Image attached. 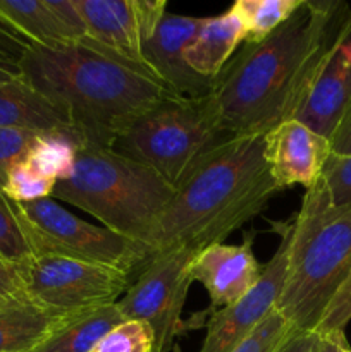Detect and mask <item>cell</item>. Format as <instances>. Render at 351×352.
Returning <instances> with one entry per match:
<instances>
[{"label":"cell","mask_w":351,"mask_h":352,"mask_svg":"<svg viewBox=\"0 0 351 352\" xmlns=\"http://www.w3.org/2000/svg\"><path fill=\"white\" fill-rule=\"evenodd\" d=\"M350 17L343 2L301 0L274 33L244 41L210 93L224 133L265 134L291 119Z\"/></svg>","instance_id":"obj_1"},{"label":"cell","mask_w":351,"mask_h":352,"mask_svg":"<svg viewBox=\"0 0 351 352\" xmlns=\"http://www.w3.org/2000/svg\"><path fill=\"white\" fill-rule=\"evenodd\" d=\"M17 69L31 88L65 113L86 148L110 150L134 117L174 95L150 69L89 38L55 48L31 45Z\"/></svg>","instance_id":"obj_2"},{"label":"cell","mask_w":351,"mask_h":352,"mask_svg":"<svg viewBox=\"0 0 351 352\" xmlns=\"http://www.w3.org/2000/svg\"><path fill=\"white\" fill-rule=\"evenodd\" d=\"M279 192L265 160V134H231L200 155L176 186L148 237L151 256L172 248L224 243Z\"/></svg>","instance_id":"obj_3"},{"label":"cell","mask_w":351,"mask_h":352,"mask_svg":"<svg viewBox=\"0 0 351 352\" xmlns=\"http://www.w3.org/2000/svg\"><path fill=\"white\" fill-rule=\"evenodd\" d=\"M351 272V208H330L319 182L306 188L292 219L277 309L295 330L313 332Z\"/></svg>","instance_id":"obj_4"},{"label":"cell","mask_w":351,"mask_h":352,"mask_svg":"<svg viewBox=\"0 0 351 352\" xmlns=\"http://www.w3.org/2000/svg\"><path fill=\"white\" fill-rule=\"evenodd\" d=\"M174 191L147 165L112 150L81 146L52 198L78 206L107 229L148 248L151 229Z\"/></svg>","instance_id":"obj_5"},{"label":"cell","mask_w":351,"mask_h":352,"mask_svg":"<svg viewBox=\"0 0 351 352\" xmlns=\"http://www.w3.org/2000/svg\"><path fill=\"white\" fill-rule=\"evenodd\" d=\"M227 136L212 96L169 95L134 117L110 150L147 165L176 188L193 162Z\"/></svg>","instance_id":"obj_6"},{"label":"cell","mask_w":351,"mask_h":352,"mask_svg":"<svg viewBox=\"0 0 351 352\" xmlns=\"http://www.w3.org/2000/svg\"><path fill=\"white\" fill-rule=\"evenodd\" d=\"M12 205L33 256L74 258L129 275L138 274L151 258L145 244L78 219L54 198Z\"/></svg>","instance_id":"obj_7"},{"label":"cell","mask_w":351,"mask_h":352,"mask_svg":"<svg viewBox=\"0 0 351 352\" xmlns=\"http://www.w3.org/2000/svg\"><path fill=\"white\" fill-rule=\"evenodd\" d=\"M198 250L172 248L153 254L117 301L126 320L147 323L155 337L153 352H171L182 330L181 315L193 284L191 265Z\"/></svg>","instance_id":"obj_8"},{"label":"cell","mask_w":351,"mask_h":352,"mask_svg":"<svg viewBox=\"0 0 351 352\" xmlns=\"http://www.w3.org/2000/svg\"><path fill=\"white\" fill-rule=\"evenodd\" d=\"M133 275L74 258L41 254L24 265L26 296L52 311L79 313L119 301Z\"/></svg>","instance_id":"obj_9"},{"label":"cell","mask_w":351,"mask_h":352,"mask_svg":"<svg viewBox=\"0 0 351 352\" xmlns=\"http://www.w3.org/2000/svg\"><path fill=\"white\" fill-rule=\"evenodd\" d=\"M279 246L262 268L257 285L233 306L220 308L206 323V336L198 352H233L243 344L277 306L288 267L292 222L279 223Z\"/></svg>","instance_id":"obj_10"},{"label":"cell","mask_w":351,"mask_h":352,"mask_svg":"<svg viewBox=\"0 0 351 352\" xmlns=\"http://www.w3.org/2000/svg\"><path fill=\"white\" fill-rule=\"evenodd\" d=\"M76 6L85 23V38L148 67L143 45L167 12L165 0H76Z\"/></svg>","instance_id":"obj_11"},{"label":"cell","mask_w":351,"mask_h":352,"mask_svg":"<svg viewBox=\"0 0 351 352\" xmlns=\"http://www.w3.org/2000/svg\"><path fill=\"white\" fill-rule=\"evenodd\" d=\"M203 17L165 12L155 33L145 41L143 58L158 81L171 93L202 98L212 93L215 79L196 74L184 58L186 47L200 30Z\"/></svg>","instance_id":"obj_12"},{"label":"cell","mask_w":351,"mask_h":352,"mask_svg":"<svg viewBox=\"0 0 351 352\" xmlns=\"http://www.w3.org/2000/svg\"><path fill=\"white\" fill-rule=\"evenodd\" d=\"M330 151L329 140L296 119L282 120L265 133V160L279 191L296 184L310 188Z\"/></svg>","instance_id":"obj_13"},{"label":"cell","mask_w":351,"mask_h":352,"mask_svg":"<svg viewBox=\"0 0 351 352\" xmlns=\"http://www.w3.org/2000/svg\"><path fill=\"white\" fill-rule=\"evenodd\" d=\"M350 33L351 17L339 40L320 64L291 117L326 140H330L351 107V64L341 52V45Z\"/></svg>","instance_id":"obj_14"},{"label":"cell","mask_w":351,"mask_h":352,"mask_svg":"<svg viewBox=\"0 0 351 352\" xmlns=\"http://www.w3.org/2000/svg\"><path fill=\"white\" fill-rule=\"evenodd\" d=\"M253 236L241 244H210L196 253L191 265L193 280L203 284L213 308L233 306L257 285L262 265L255 258Z\"/></svg>","instance_id":"obj_15"},{"label":"cell","mask_w":351,"mask_h":352,"mask_svg":"<svg viewBox=\"0 0 351 352\" xmlns=\"http://www.w3.org/2000/svg\"><path fill=\"white\" fill-rule=\"evenodd\" d=\"M64 133L76 138L67 117L23 79L0 82V129ZM81 144V143H79Z\"/></svg>","instance_id":"obj_16"},{"label":"cell","mask_w":351,"mask_h":352,"mask_svg":"<svg viewBox=\"0 0 351 352\" xmlns=\"http://www.w3.org/2000/svg\"><path fill=\"white\" fill-rule=\"evenodd\" d=\"M244 40L243 24L229 9L220 16L203 17L202 26L186 47L184 58L196 74L215 79Z\"/></svg>","instance_id":"obj_17"},{"label":"cell","mask_w":351,"mask_h":352,"mask_svg":"<svg viewBox=\"0 0 351 352\" xmlns=\"http://www.w3.org/2000/svg\"><path fill=\"white\" fill-rule=\"evenodd\" d=\"M124 320L117 302L69 313L33 352H93L100 340Z\"/></svg>","instance_id":"obj_18"},{"label":"cell","mask_w":351,"mask_h":352,"mask_svg":"<svg viewBox=\"0 0 351 352\" xmlns=\"http://www.w3.org/2000/svg\"><path fill=\"white\" fill-rule=\"evenodd\" d=\"M64 313L52 311L28 296L0 302V352H33Z\"/></svg>","instance_id":"obj_19"},{"label":"cell","mask_w":351,"mask_h":352,"mask_svg":"<svg viewBox=\"0 0 351 352\" xmlns=\"http://www.w3.org/2000/svg\"><path fill=\"white\" fill-rule=\"evenodd\" d=\"M0 21L36 47H64L79 41L48 0H0Z\"/></svg>","instance_id":"obj_20"},{"label":"cell","mask_w":351,"mask_h":352,"mask_svg":"<svg viewBox=\"0 0 351 352\" xmlns=\"http://www.w3.org/2000/svg\"><path fill=\"white\" fill-rule=\"evenodd\" d=\"M301 0H236L231 7L240 17L246 40L262 41L291 17Z\"/></svg>","instance_id":"obj_21"},{"label":"cell","mask_w":351,"mask_h":352,"mask_svg":"<svg viewBox=\"0 0 351 352\" xmlns=\"http://www.w3.org/2000/svg\"><path fill=\"white\" fill-rule=\"evenodd\" d=\"M78 148L81 144L69 134L41 133L23 162L38 174L58 181L71 170Z\"/></svg>","instance_id":"obj_22"},{"label":"cell","mask_w":351,"mask_h":352,"mask_svg":"<svg viewBox=\"0 0 351 352\" xmlns=\"http://www.w3.org/2000/svg\"><path fill=\"white\" fill-rule=\"evenodd\" d=\"M317 182L330 208H351V153L330 151Z\"/></svg>","instance_id":"obj_23"},{"label":"cell","mask_w":351,"mask_h":352,"mask_svg":"<svg viewBox=\"0 0 351 352\" xmlns=\"http://www.w3.org/2000/svg\"><path fill=\"white\" fill-rule=\"evenodd\" d=\"M31 256L33 254L21 229L12 201L0 195V261L23 265L30 261Z\"/></svg>","instance_id":"obj_24"},{"label":"cell","mask_w":351,"mask_h":352,"mask_svg":"<svg viewBox=\"0 0 351 352\" xmlns=\"http://www.w3.org/2000/svg\"><path fill=\"white\" fill-rule=\"evenodd\" d=\"M155 337L150 327L138 320H124L110 330L93 352H153Z\"/></svg>","instance_id":"obj_25"},{"label":"cell","mask_w":351,"mask_h":352,"mask_svg":"<svg viewBox=\"0 0 351 352\" xmlns=\"http://www.w3.org/2000/svg\"><path fill=\"white\" fill-rule=\"evenodd\" d=\"M55 184L57 181L38 174L24 162H21L10 172L6 189H3V196L16 203L36 201V199L52 198Z\"/></svg>","instance_id":"obj_26"},{"label":"cell","mask_w":351,"mask_h":352,"mask_svg":"<svg viewBox=\"0 0 351 352\" xmlns=\"http://www.w3.org/2000/svg\"><path fill=\"white\" fill-rule=\"evenodd\" d=\"M41 133L28 129H0V195L17 164L26 158Z\"/></svg>","instance_id":"obj_27"},{"label":"cell","mask_w":351,"mask_h":352,"mask_svg":"<svg viewBox=\"0 0 351 352\" xmlns=\"http://www.w3.org/2000/svg\"><path fill=\"white\" fill-rule=\"evenodd\" d=\"M292 325L277 311L270 313L257 330L233 352H275L291 336Z\"/></svg>","instance_id":"obj_28"},{"label":"cell","mask_w":351,"mask_h":352,"mask_svg":"<svg viewBox=\"0 0 351 352\" xmlns=\"http://www.w3.org/2000/svg\"><path fill=\"white\" fill-rule=\"evenodd\" d=\"M351 322V272L334 298L330 299L329 306L323 311L319 325L315 327L313 333H344L348 323Z\"/></svg>","instance_id":"obj_29"},{"label":"cell","mask_w":351,"mask_h":352,"mask_svg":"<svg viewBox=\"0 0 351 352\" xmlns=\"http://www.w3.org/2000/svg\"><path fill=\"white\" fill-rule=\"evenodd\" d=\"M26 263L14 265L0 261V302L26 296V291H24V265Z\"/></svg>","instance_id":"obj_30"},{"label":"cell","mask_w":351,"mask_h":352,"mask_svg":"<svg viewBox=\"0 0 351 352\" xmlns=\"http://www.w3.org/2000/svg\"><path fill=\"white\" fill-rule=\"evenodd\" d=\"M30 41L14 33L9 26L0 21V60L17 65V62L30 50Z\"/></svg>","instance_id":"obj_31"},{"label":"cell","mask_w":351,"mask_h":352,"mask_svg":"<svg viewBox=\"0 0 351 352\" xmlns=\"http://www.w3.org/2000/svg\"><path fill=\"white\" fill-rule=\"evenodd\" d=\"M330 150L332 153L339 155H350L351 153V107L348 109V112L344 113L343 120L339 122V126L336 127L334 134L329 140Z\"/></svg>","instance_id":"obj_32"},{"label":"cell","mask_w":351,"mask_h":352,"mask_svg":"<svg viewBox=\"0 0 351 352\" xmlns=\"http://www.w3.org/2000/svg\"><path fill=\"white\" fill-rule=\"evenodd\" d=\"M348 346L344 333H313L310 352H343Z\"/></svg>","instance_id":"obj_33"},{"label":"cell","mask_w":351,"mask_h":352,"mask_svg":"<svg viewBox=\"0 0 351 352\" xmlns=\"http://www.w3.org/2000/svg\"><path fill=\"white\" fill-rule=\"evenodd\" d=\"M313 344V332H301V330H292L291 336L281 344L275 352H310Z\"/></svg>","instance_id":"obj_34"},{"label":"cell","mask_w":351,"mask_h":352,"mask_svg":"<svg viewBox=\"0 0 351 352\" xmlns=\"http://www.w3.org/2000/svg\"><path fill=\"white\" fill-rule=\"evenodd\" d=\"M16 79H21V72L17 65L0 60V82L16 81Z\"/></svg>","instance_id":"obj_35"},{"label":"cell","mask_w":351,"mask_h":352,"mask_svg":"<svg viewBox=\"0 0 351 352\" xmlns=\"http://www.w3.org/2000/svg\"><path fill=\"white\" fill-rule=\"evenodd\" d=\"M343 352H351V349H350V347H346V349H344Z\"/></svg>","instance_id":"obj_36"}]
</instances>
